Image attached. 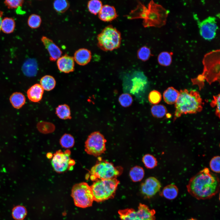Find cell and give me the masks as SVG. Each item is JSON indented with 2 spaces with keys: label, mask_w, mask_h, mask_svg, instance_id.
<instances>
[{
  "label": "cell",
  "mask_w": 220,
  "mask_h": 220,
  "mask_svg": "<svg viewBox=\"0 0 220 220\" xmlns=\"http://www.w3.org/2000/svg\"><path fill=\"white\" fill-rule=\"evenodd\" d=\"M142 161L145 166L148 169H152L157 165V161L156 158L150 154L145 155L142 158Z\"/></svg>",
  "instance_id": "4dcf8cb0"
},
{
  "label": "cell",
  "mask_w": 220,
  "mask_h": 220,
  "mask_svg": "<svg viewBox=\"0 0 220 220\" xmlns=\"http://www.w3.org/2000/svg\"><path fill=\"white\" fill-rule=\"evenodd\" d=\"M118 16L116 9L113 6L108 5L103 6L98 13V17L104 22H110L116 19Z\"/></svg>",
  "instance_id": "2e32d148"
},
{
  "label": "cell",
  "mask_w": 220,
  "mask_h": 220,
  "mask_svg": "<svg viewBox=\"0 0 220 220\" xmlns=\"http://www.w3.org/2000/svg\"><path fill=\"white\" fill-rule=\"evenodd\" d=\"M145 172L143 169L139 166H135L130 170L129 175L131 180L134 182L140 181L144 176Z\"/></svg>",
  "instance_id": "484cf974"
},
{
  "label": "cell",
  "mask_w": 220,
  "mask_h": 220,
  "mask_svg": "<svg viewBox=\"0 0 220 220\" xmlns=\"http://www.w3.org/2000/svg\"><path fill=\"white\" fill-rule=\"evenodd\" d=\"M203 104L197 91L191 90L189 92L186 89L181 90L175 103L174 120L183 114H195L200 112L203 109Z\"/></svg>",
  "instance_id": "7a4b0ae2"
},
{
  "label": "cell",
  "mask_w": 220,
  "mask_h": 220,
  "mask_svg": "<svg viewBox=\"0 0 220 220\" xmlns=\"http://www.w3.org/2000/svg\"><path fill=\"white\" fill-rule=\"evenodd\" d=\"M75 143L73 137L70 134H64L60 140L61 146L65 148H69L72 147Z\"/></svg>",
  "instance_id": "1f68e13d"
},
{
  "label": "cell",
  "mask_w": 220,
  "mask_h": 220,
  "mask_svg": "<svg viewBox=\"0 0 220 220\" xmlns=\"http://www.w3.org/2000/svg\"><path fill=\"white\" fill-rule=\"evenodd\" d=\"M71 195L75 205L80 207H90L94 200L90 186L85 182L75 185L72 190Z\"/></svg>",
  "instance_id": "ba28073f"
},
{
  "label": "cell",
  "mask_w": 220,
  "mask_h": 220,
  "mask_svg": "<svg viewBox=\"0 0 220 220\" xmlns=\"http://www.w3.org/2000/svg\"><path fill=\"white\" fill-rule=\"evenodd\" d=\"M200 33L204 39L210 40L214 38L218 28L216 18L209 16L201 21H198Z\"/></svg>",
  "instance_id": "7c38bea8"
},
{
  "label": "cell",
  "mask_w": 220,
  "mask_h": 220,
  "mask_svg": "<svg viewBox=\"0 0 220 220\" xmlns=\"http://www.w3.org/2000/svg\"><path fill=\"white\" fill-rule=\"evenodd\" d=\"M220 156H214L210 160L209 164L210 168L215 172H220Z\"/></svg>",
  "instance_id": "f35d334b"
},
{
  "label": "cell",
  "mask_w": 220,
  "mask_h": 220,
  "mask_svg": "<svg viewBox=\"0 0 220 220\" xmlns=\"http://www.w3.org/2000/svg\"><path fill=\"white\" fill-rule=\"evenodd\" d=\"M27 211L26 207L19 205L14 207L12 210L13 218L16 220H23L26 217Z\"/></svg>",
  "instance_id": "4316f807"
},
{
  "label": "cell",
  "mask_w": 220,
  "mask_h": 220,
  "mask_svg": "<svg viewBox=\"0 0 220 220\" xmlns=\"http://www.w3.org/2000/svg\"><path fill=\"white\" fill-rule=\"evenodd\" d=\"M142 15L139 18H143L145 27H160L164 25L168 12L162 6L151 1L149 3L148 8L143 6Z\"/></svg>",
  "instance_id": "277c9868"
},
{
  "label": "cell",
  "mask_w": 220,
  "mask_h": 220,
  "mask_svg": "<svg viewBox=\"0 0 220 220\" xmlns=\"http://www.w3.org/2000/svg\"><path fill=\"white\" fill-rule=\"evenodd\" d=\"M73 58L74 61L78 64L85 65L90 61L92 58L91 53L87 49L80 48L75 52Z\"/></svg>",
  "instance_id": "e0dca14e"
},
{
  "label": "cell",
  "mask_w": 220,
  "mask_h": 220,
  "mask_svg": "<svg viewBox=\"0 0 220 220\" xmlns=\"http://www.w3.org/2000/svg\"><path fill=\"white\" fill-rule=\"evenodd\" d=\"M188 220H197L196 219L192 218H190V219H188Z\"/></svg>",
  "instance_id": "b9f144b4"
},
{
  "label": "cell",
  "mask_w": 220,
  "mask_h": 220,
  "mask_svg": "<svg viewBox=\"0 0 220 220\" xmlns=\"http://www.w3.org/2000/svg\"><path fill=\"white\" fill-rule=\"evenodd\" d=\"M220 94L216 96H213L214 100L210 103L212 107L216 106L215 114L219 118L220 117Z\"/></svg>",
  "instance_id": "ab89813d"
},
{
  "label": "cell",
  "mask_w": 220,
  "mask_h": 220,
  "mask_svg": "<svg viewBox=\"0 0 220 220\" xmlns=\"http://www.w3.org/2000/svg\"><path fill=\"white\" fill-rule=\"evenodd\" d=\"M71 151L67 150L63 152L58 150L53 154L51 160V164L55 171L58 173L71 170L75 162L70 157Z\"/></svg>",
  "instance_id": "8fae6325"
},
{
  "label": "cell",
  "mask_w": 220,
  "mask_h": 220,
  "mask_svg": "<svg viewBox=\"0 0 220 220\" xmlns=\"http://www.w3.org/2000/svg\"><path fill=\"white\" fill-rule=\"evenodd\" d=\"M44 90L40 84H35L28 90L27 94L28 98L31 101L37 102L42 98Z\"/></svg>",
  "instance_id": "ac0fdd59"
},
{
  "label": "cell",
  "mask_w": 220,
  "mask_h": 220,
  "mask_svg": "<svg viewBox=\"0 0 220 220\" xmlns=\"http://www.w3.org/2000/svg\"><path fill=\"white\" fill-rule=\"evenodd\" d=\"M106 140L99 131L91 133L85 142V150L88 154L95 156H100L106 150Z\"/></svg>",
  "instance_id": "30bf717a"
},
{
  "label": "cell",
  "mask_w": 220,
  "mask_h": 220,
  "mask_svg": "<svg viewBox=\"0 0 220 220\" xmlns=\"http://www.w3.org/2000/svg\"><path fill=\"white\" fill-rule=\"evenodd\" d=\"M204 69L203 74L197 78L192 79L194 84L198 85L200 89L204 86L205 79L210 84L215 81H220V50H213L207 53L203 61Z\"/></svg>",
  "instance_id": "3957f363"
},
{
  "label": "cell",
  "mask_w": 220,
  "mask_h": 220,
  "mask_svg": "<svg viewBox=\"0 0 220 220\" xmlns=\"http://www.w3.org/2000/svg\"><path fill=\"white\" fill-rule=\"evenodd\" d=\"M97 46L104 51H112L120 46V32L111 25L105 27L97 36Z\"/></svg>",
  "instance_id": "8992f818"
},
{
  "label": "cell",
  "mask_w": 220,
  "mask_h": 220,
  "mask_svg": "<svg viewBox=\"0 0 220 220\" xmlns=\"http://www.w3.org/2000/svg\"><path fill=\"white\" fill-rule=\"evenodd\" d=\"M162 99L160 93L156 90L151 91L149 94L148 99L149 102L151 104L156 105L159 103Z\"/></svg>",
  "instance_id": "8d00e7d4"
},
{
  "label": "cell",
  "mask_w": 220,
  "mask_h": 220,
  "mask_svg": "<svg viewBox=\"0 0 220 220\" xmlns=\"http://www.w3.org/2000/svg\"><path fill=\"white\" fill-rule=\"evenodd\" d=\"M38 69L37 61L34 59H28L24 62L22 68L23 73L28 77L35 76L37 73Z\"/></svg>",
  "instance_id": "d6986e66"
},
{
  "label": "cell",
  "mask_w": 220,
  "mask_h": 220,
  "mask_svg": "<svg viewBox=\"0 0 220 220\" xmlns=\"http://www.w3.org/2000/svg\"><path fill=\"white\" fill-rule=\"evenodd\" d=\"M56 113L59 118L62 119H70L72 118L70 107L66 104L59 105L56 108Z\"/></svg>",
  "instance_id": "cb8c5ba5"
},
{
  "label": "cell",
  "mask_w": 220,
  "mask_h": 220,
  "mask_svg": "<svg viewBox=\"0 0 220 220\" xmlns=\"http://www.w3.org/2000/svg\"><path fill=\"white\" fill-rule=\"evenodd\" d=\"M121 167L114 166L105 160H99L91 168L90 178L92 181L116 178L122 173Z\"/></svg>",
  "instance_id": "52a82bcc"
},
{
  "label": "cell",
  "mask_w": 220,
  "mask_h": 220,
  "mask_svg": "<svg viewBox=\"0 0 220 220\" xmlns=\"http://www.w3.org/2000/svg\"><path fill=\"white\" fill-rule=\"evenodd\" d=\"M122 220H155V211L147 205L140 204L137 211L127 208L119 211Z\"/></svg>",
  "instance_id": "9c48e42d"
},
{
  "label": "cell",
  "mask_w": 220,
  "mask_h": 220,
  "mask_svg": "<svg viewBox=\"0 0 220 220\" xmlns=\"http://www.w3.org/2000/svg\"><path fill=\"white\" fill-rule=\"evenodd\" d=\"M24 2L23 0H6L4 3L8 9H13L22 6Z\"/></svg>",
  "instance_id": "74e56055"
},
{
  "label": "cell",
  "mask_w": 220,
  "mask_h": 220,
  "mask_svg": "<svg viewBox=\"0 0 220 220\" xmlns=\"http://www.w3.org/2000/svg\"><path fill=\"white\" fill-rule=\"evenodd\" d=\"M103 6L102 2L98 0H91L88 1L87 8L90 12L95 15L98 13Z\"/></svg>",
  "instance_id": "83f0119b"
},
{
  "label": "cell",
  "mask_w": 220,
  "mask_h": 220,
  "mask_svg": "<svg viewBox=\"0 0 220 220\" xmlns=\"http://www.w3.org/2000/svg\"><path fill=\"white\" fill-rule=\"evenodd\" d=\"M3 16V12L0 11V31L1 30V26L2 22V16Z\"/></svg>",
  "instance_id": "60d3db41"
},
{
  "label": "cell",
  "mask_w": 220,
  "mask_h": 220,
  "mask_svg": "<svg viewBox=\"0 0 220 220\" xmlns=\"http://www.w3.org/2000/svg\"><path fill=\"white\" fill-rule=\"evenodd\" d=\"M161 184L160 181L153 177L147 178L141 186V193L145 196L149 198L155 195L160 190Z\"/></svg>",
  "instance_id": "4fadbf2b"
},
{
  "label": "cell",
  "mask_w": 220,
  "mask_h": 220,
  "mask_svg": "<svg viewBox=\"0 0 220 220\" xmlns=\"http://www.w3.org/2000/svg\"><path fill=\"white\" fill-rule=\"evenodd\" d=\"M119 183L116 178L95 181L90 186L94 200L99 202L113 198Z\"/></svg>",
  "instance_id": "5b68a950"
},
{
  "label": "cell",
  "mask_w": 220,
  "mask_h": 220,
  "mask_svg": "<svg viewBox=\"0 0 220 220\" xmlns=\"http://www.w3.org/2000/svg\"><path fill=\"white\" fill-rule=\"evenodd\" d=\"M158 61L159 64L161 65L169 66L172 61L171 53L167 52L161 53L158 56Z\"/></svg>",
  "instance_id": "836d02e7"
},
{
  "label": "cell",
  "mask_w": 220,
  "mask_h": 220,
  "mask_svg": "<svg viewBox=\"0 0 220 220\" xmlns=\"http://www.w3.org/2000/svg\"><path fill=\"white\" fill-rule=\"evenodd\" d=\"M74 61L73 57L66 54L57 60V64L61 72L69 73L74 71L75 69Z\"/></svg>",
  "instance_id": "9a60e30c"
},
{
  "label": "cell",
  "mask_w": 220,
  "mask_h": 220,
  "mask_svg": "<svg viewBox=\"0 0 220 220\" xmlns=\"http://www.w3.org/2000/svg\"><path fill=\"white\" fill-rule=\"evenodd\" d=\"M69 3L67 0H55L53 2V6L54 10L57 12L60 13L65 12L69 8Z\"/></svg>",
  "instance_id": "f1b7e54d"
},
{
  "label": "cell",
  "mask_w": 220,
  "mask_h": 220,
  "mask_svg": "<svg viewBox=\"0 0 220 220\" xmlns=\"http://www.w3.org/2000/svg\"><path fill=\"white\" fill-rule=\"evenodd\" d=\"M151 55L150 49L146 46L141 47L138 51V57L142 61H144L148 60Z\"/></svg>",
  "instance_id": "d590c367"
},
{
  "label": "cell",
  "mask_w": 220,
  "mask_h": 220,
  "mask_svg": "<svg viewBox=\"0 0 220 220\" xmlns=\"http://www.w3.org/2000/svg\"><path fill=\"white\" fill-rule=\"evenodd\" d=\"M41 22L42 20L40 16L35 14L31 15L28 17L27 21L28 26L32 29L39 28Z\"/></svg>",
  "instance_id": "d6a6232c"
},
{
  "label": "cell",
  "mask_w": 220,
  "mask_h": 220,
  "mask_svg": "<svg viewBox=\"0 0 220 220\" xmlns=\"http://www.w3.org/2000/svg\"><path fill=\"white\" fill-rule=\"evenodd\" d=\"M16 23L14 19L12 17H5L2 20L1 30L6 34L13 33L15 30Z\"/></svg>",
  "instance_id": "603a6c76"
},
{
  "label": "cell",
  "mask_w": 220,
  "mask_h": 220,
  "mask_svg": "<svg viewBox=\"0 0 220 220\" xmlns=\"http://www.w3.org/2000/svg\"><path fill=\"white\" fill-rule=\"evenodd\" d=\"M151 110L152 116L157 118L163 117L167 112L166 107L161 105L152 106Z\"/></svg>",
  "instance_id": "f546056e"
},
{
  "label": "cell",
  "mask_w": 220,
  "mask_h": 220,
  "mask_svg": "<svg viewBox=\"0 0 220 220\" xmlns=\"http://www.w3.org/2000/svg\"><path fill=\"white\" fill-rule=\"evenodd\" d=\"M9 100L13 107L16 109L21 108L25 104L26 101L24 95L20 92H16L10 96Z\"/></svg>",
  "instance_id": "7402d4cb"
},
{
  "label": "cell",
  "mask_w": 220,
  "mask_h": 220,
  "mask_svg": "<svg viewBox=\"0 0 220 220\" xmlns=\"http://www.w3.org/2000/svg\"><path fill=\"white\" fill-rule=\"evenodd\" d=\"M41 40L49 54L51 61H55L61 57L62 51L52 40L45 36H42Z\"/></svg>",
  "instance_id": "5bb4252c"
},
{
  "label": "cell",
  "mask_w": 220,
  "mask_h": 220,
  "mask_svg": "<svg viewBox=\"0 0 220 220\" xmlns=\"http://www.w3.org/2000/svg\"><path fill=\"white\" fill-rule=\"evenodd\" d=\"M179 95V92L174 87H170L166 90L163 93L164 101L167 104L175 103Z\"/></svg>",
  "instance_id": "44dd1931"
},
{
  "label": "cell",
  "mask_w": 220,
  "mask_h": 220,
  "mask_svg": "<svg viewBox=\"0 0 220 220\" xmlns=\"http://www.w3.org/2000/svg\"><path fill=\"white\" fill-rule=\"evenodd\" d=\"M178 189L174 184H169L165 186L163 189L160 194L164 198L169 200H173L177 196Z\"/></svg>",
  "instance_id": "ffe728a7"
},
{
  "label": "cell",
  "mask_w": 220,
  "mask_h": 220,
  "mask_svg": "<svg viewBox=\"0 0 220 220\" xmlns=\"http://www.w3.org/2000/svg\"><path fill=\"white\" fill-rule=\"evenodd\" d=\"M56 84L54 78L50 75H47L42 77L40 80V85L44 90L49 91L52 90Z\"/></svg>",
  "instance_id": "d4e9b609"
},
{
  "label": "cell",
  "mask_w": 220,
  "mask_h": 220,
  "mask_svg": "<svg viewBox=\"0 0 220 220\" xmlns=\"http://www.w3.org/2000/svg\"><path fill=\"white\" fill-rule=\"evenodd\" d=\"M187 190L197 200L209 199L219 190V179L216 174L205 168L192 177L186 186Z\"/></svg>",
  "instance_id": "6da1fadb"
},
{
  "label": "cell",
  "mask_w": 220,
  "mask_h": 220,
  "mask_svg": "<svg viewBox=\"0 0 220 220\" xmlns=\"http://www.w3.org/2000/svg\"><path fill=\"white\" fill-rule=\"evenodd\" d=\"M118 101L122 106L127 107L131 105L133 102V98L129 94L123 93L119 96Z\"/></svg>",
  "instance_id": "e575fe53"
}]
</instances>
